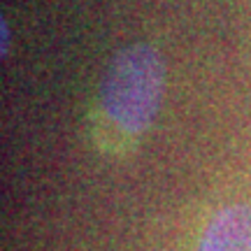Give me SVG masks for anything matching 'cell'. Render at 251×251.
<instances>
[{
    "label": "cell",
    "instance_id": "obj_2",
    "mask_svg": "<svg viewBox=\"0 0 251 251\" xmlns=\"http://www.w3.org/2000/svg\"><path fill=\"white\" fill-rule=\"evenodd\" d=\"M196 251H251V205L216 212Z\"/></svg>",
    "mask_w": 251,
    "mask_h": 251
},
{
    "label": "cell",
    "instance_id": "obj_3",
    "mask_svg": "<svg viewBox=\"0 0 251 251\" xmlns=\"http://www.w3.org/2000/svg\"><path fill=\"white\" fill-rule=\"evenodd\" d=\"M7 51V21L2 19V54Z\"/></svg>",
    "mask_w": 251,
    "mask_h": 251
},
{
    "label": "cell",
    "instance_id": "obj_1",
    "mask_svg": "<svg viewBox=\"0 0 251 251\" xmlns=\"http://www.w3.org/2000/svg\"><path fill=\"white\" fill-rule=\"evenodd\" d=\"M165 63L151 45L135 42L112 56L100 79V107L121 133L142 135L161 109Z\"/></svg>",
    "mask_w": 251,
    "mask_h": 251
}]
</instances>
